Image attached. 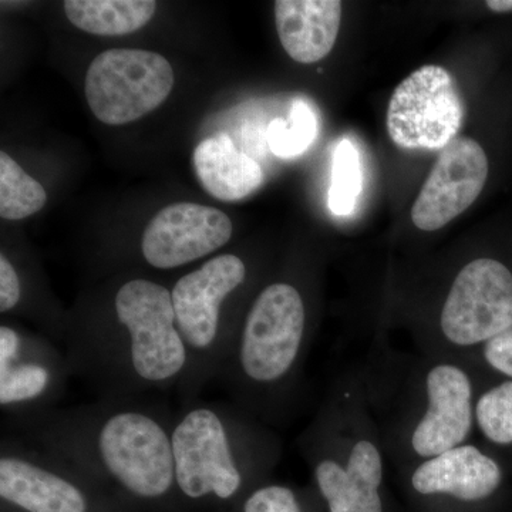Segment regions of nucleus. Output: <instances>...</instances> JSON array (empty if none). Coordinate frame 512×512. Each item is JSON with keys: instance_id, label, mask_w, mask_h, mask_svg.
<instances>
[{"instance_id": "obj_1", "label": "nucleus", "mask_w": 512, "mask_h": 512, "mask_svg": "<svg viewBox=\"0 0 512 512\" xmlns=\"http://www.w3.org/2000/svg\"><path fill=\"white\" fill-rule=\"evenodd\" d=\"M174 414L144 397L99 399L3 419V429L62 458L107 491L143 503H168L177 497Z\"/></svg>"}, {"instance_id": "obj_2", "label": "nucleus", "mask_w": 512, "mask_h": 512, "mask_svg": "<svg viewBox=\"0 0 512 512\" xmlns=\"http://www.w3.org/2000/svg\"><path fill=\"white\" fill-rule=\"evenodd\" d=\"M63 340L72 376L99 399L178 393L190 370L171 289L153 279L121 282L103 311L84 312L67 323Z\"/></svg>"}, {"instance_id": "obj_3", "label": "nucleus", "mask_w": 512, "mask_h": 512, "mask_svg": "<svg viewBox=\"0 0 512 512\" xmlns=\"http://www.w3.org/2000/svg\"><path fill=\"white\" fill-rule=\"evenodd\" d=\"M234 403L192 400L174 414L175 491L192 503L237 500L274 463V441Z\"/></svg>"}, {"instance_id": "obj_4", "label": "nucleus", "mask_w": 512, "mask_h": 512, "mask_svg": "<svg viewBox=\"0 0 512 512\" xmlns=\"http://www.w3.org/2000/svg\"><path fill=\"white\" fill-rule=\"evenodd\" d=\"M306 333L308 311L301 291L289 282L266 286L242 318L215 380L251 416L268 412L296 375Z\"/></svg>"}, {"instance_id": "obj_5", "label": "nucleus", "mask_w": 512, "mask_h": 512, "mask_svg": "<svg viewBox=\"0 0 512 512\" xmlns=\"http://www.w3.org/2000/svg\"><path fill=\"white\" fill-rule=\"evenodd\" d=\"M248 275L241 256L221 254L181 276L171 288L175 322L190 359L187 379L177 393L180 404L198 399L217 379L239 329L228 306Z\"/></svg>"}, {"instance_id": "obj_6", "label": "nucleus", "mask_w": 512, "mask_h": 512, "mask_svg": "<svg viewBox=\"0 0 512 512\" xmlns=\"http://www.w3.org/2000/svg\"><path fill=\"white\" fill-rule=\"evenodd\" d=\"M106 488L62 458L3 434L0 498L20 512H96Z\"/></svg>"}, {"instance_id": "obj_7", "label": "nucleus", "mask_w": 512, "mask_h": 512, "mask_svg": "<svg viewBox=\"0 0 512 512\" xmlns=\"http://www.w3.org/2000/svg\"><path fill=\"white\" fill-rule=\"evenodd\" d=\"M174 82L173 66L160 53L111 49L90 64L84 94L97 120L123 126L160 107Z\"/></svg>"}, {"instance_id": "obj_8", "label": "nucleus", "mask_w": 512, "mask_h": 512, "mask_svg": "<svg viewBox=\"0 0 512 512\" xmlns=\"http://www.w3.org/2000/svg\"><path fill=\"white\" fill-rule=\"evenodd\" d=\"M463 97L444 67L426 64L394 90L387 109V131L407 150H443L463 126Z\"/></svg>"}, {"instance_id": "obj_9", "label": "nucleus", "mask_w": 512, "mask_h": 512, "mask_svg": "<svg viewBox=\"0 0 512 512\" xmlns=\"http://www.w3.org/2000/svg\"><path fill=\"white\" fill-rule=\"evenodd\" d=\"M72 376L64 350L45 336L0 326V409L3 419L55 409Z\"/></svg>"}, {"instance_id": "obj_10", "label": "nucleus", "mask_w": 512, "mask_h": 512, "mask_svg": "<svg viewBox=\"0 0 512 512\" xmlns=\"http://www.w3.org/2000/svg\"><path fill=\"white\" fill-rule=\"evenodd\" d=\"M512 326V274L478 258L458 272L440 315L444 338L460 348L485 343Z\"/></svg>"}, {"instance_id": "obj_11", "label": "nucleus", "mask_w": 512, "mask_h": 512, "mask_svg": "<svg viewBox=\"0 0 512 512\" xmlns=\"http://www.w3.org/2000/svg\"><path fill=\"white\" fill-rule=\"evenodd\" d=\"M234 225L225 212L177 202L158 212L141 237V258L160 271L183 268L225 247Z\"/></svg>"}, {"instance_id": "obj_12", "label": "nucleus", "mask_w": 512, "mask_h": 512, "mask_svg": "<svg viewBox=\"0 0 512 512\" xmlns=\"http://www.w3.org/2000/svg\"><path fill=\"white\" fill-rule=\"evenodd\" d=\"M488 177V158L473 138L457 137L441 150L412 208L413 224L437 231L477 200Z\"/></svg>"}, {"instance_id": "obj_13", "label": "nucleus", "mask_w": 512, "mask_h": 512, "mask_svg": "<svg viewBox=\"0 0 512 512\" xmlns=\"http://www.w3.org/2000/svg\"><path fill=\"white\" fill-rule=\"evenodd\" d=\"M427 410L412 434L417 456L429 460L463 446L474 423L473 386L463 369L441 363L426 379Z\"/></svg>"}, {"instance_id": "obj_14", "label": "nucleus", "mask_w": 512, "mask_h": 512, "mask_svg": "<svg viewBox=\"0 0 512 512\" xmlns=\"http://www.w3.org/2000/svg\"><path fill=\"white\" fill-rule=\"evenodd\" d=\"M313 466L329 512H383V458L372 441H357L346 464L326 456L316 458Z\"/></svg>"}, {"instance_id": "obj_15", "label": "nucleus", "mask_w": 512, "mask_h": 512, "mask_svg": "<svg viewBox=\"0 0 512 512\" xmlns=\"http://www.w3.org/2000/svg\"><path fill=\"white\" fill-rule=\"evenodd\" d=\"M503 473L480 448L463 444L424 460L414 470L412 485L421 495L444 494L464 501L485 500L497 491Z\"/></svg>"}, {"instance_id": "obj_16", "label": "nucleus", "mask_w": 512, "mask_h": 512, "mask_svg": "<svg viewBox=\"0 0 512 512\" xmlns=\"http://www.w3.org/2000/svg\"><path fill=\"white\" fill-rule=\"evenodd\" d=\"M275 22L285 52L295 62L325 59L338 39L342 2L338 0H278Z\"/></svg>"}, {"instance_id": "obj_17", "label": "nucleus", "mask_w": 512, "mask_h": 512, "mask_svg": "<svg viewBox=\"0 0 512 512\" xmlns=\"http://www.w3.org/2000/svg\"><path fill=\"white\" fill-rule=\"evenodd\" d=\"M194 170L205 191L217 200H244L264 183V171L227 134L205 138L195 148Z\"/></svg>"}, {"instance_id": "obj_18", "label": "nucleus", "mask_w": 512, "mask_h": 512, "mask_svg": "<svg viewBox=\"0 0 512 512\" xmlns=\"http://www.w3.org/2000/svg\"><path fill=\"white\" fill-rule=\"evenodd\" d=\"M64 13L72 25L97 36L137 32L153 19L154 0H66Z\"/></svg>"}, {"instance_id": "obj_19", "label": "nucleus", "mask_w": 512, "mask_h": 512, "mask_svg": "<svg viewBox=\"0 0 512 512\" xmlns=\"http://www.w3.org/2000/svg\"><path fill=\"white\" fill-rule=\"evenodd\" d=\"M46 201L43 185L26 174L9 154L0 153V217L25 220L42 210Z\"/></svg>"}, {"instance_id": "obj_20", "label": "nucleus", "mask_w": 512, "mask_h": 512, "mask_svg": "<svg viewBox=\"0 0 512 512\" xmlns=\"http://www.w3.org/2000/svg\"><path fill=\"white\" fill-rule=\"evenodd\" d=\"M289 117V121L278 119L269 126V147L275 156L282 158L301 156L318 131L315 111L305 100L293 101Z\"/></svg>"}, {"instance_id": "obj_21", "label": "nucleus", "mask_w": 512, "mask_h": 512, "mask_svg": "<svg viewBox=\"0 0 512 512\" xmlns=\"http://www.w3.org/2000/svg\"><path fill=\"white\" fill-rule=\"evenodd\" d=\"M362 191V164L359 151L350 140H342L333 156L329 208L333 214L348 215L355 210Z\"/></svg>"}, {"instance_id": "obj_22", "label": "nucleus", "mask_w": 512, "mask_h": 512, "mask_svg": "<svg viewBox=\"0 0 512 512\" xmlns=\"http://www.w3.org/2000/svg\"><path fill=\"white\" fill-rule=\"evenodd\" d=\"M474 413L485 439L500 446L512 444V380L485 392Z\"/></svg>"}, {"instance_id": "obj_23", "label": "nucleus", "mask_w": 512, "mask_h": 512, "mask_svg": "<svg viewBox=\"0 0 512 512\" xmlns=\"http://www.w3.org/2000/svg\"><path fill=\"white\" fill-rule=\"evenodd\" d=\"M242 512H302V507L292 488L266 484L249 493Z\"/></svg>"}, {"instance_id": "obj_24", "label": "nucleus", "mask_w": 512, "mask_h": 512, "mask_svg": "<svg viewBox=\"0 0 512 512\" xmlns=\"http://www.w3.org/2000/svg\"><path fill=\"white\" fill-rule=\"evenodd\" d=\"M484 359L494 370L512 379V326L485 342Z\"/></svg>"}, {"instance_id": "obj_25", "label": "nucleus", "mask_w": 512, "mask_h": 512, "mask_svg": "<svg viewBox=\"0 0 512 512\" xmlns=\"http://www.w3.org/2000/svg\"><path fill=\"white\" fill-rule=\"evenodd\" d=\"M487 8L497 13L512 12V0H488Z\"/></svg>"}]
</instances>
